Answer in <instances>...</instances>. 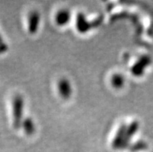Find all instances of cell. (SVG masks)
Returning <instances> with one entry per match:
<instances>
[{"label":"cell","instance_id":"5","mask_svg":"<svg viewBox=\"0 0 153 152\" xmlns=\"http://www.w3.org/2000/svg\"><path fill=\"white\" fill-rule=\"evenodd\" d=\"M138 128H139V124L137 121H133L131 124L127 126L125 137H124V144H123V149H125L128 148V146L130 144L132 137L137 133Z\"/></svg>","mask_w":153,"mask_h":152},{"label":"cell","instance_id":"13","mask_svg":"<svg viewBox=\"0 0 153 152\" xmlns=\"http://www.w3.org/2000/svg\"><path fill=\"white\" fill-rule=\"evenodd\" d=\"M4 44V43H3V41H2V37L0 36V44Z\"/></svg>","mask_w":153,"mask_h":152},{"label":"cell","instance_id":"8","mask_svg":"<svg viewBox=\"0 0 153 152\" xmlns=\"http://www.w3.org/2000/svg\"><path fill=\"white\" fill-rule=\"evenodd\" d=\"M71 13L68 10H61L55 16V21L58 26H65L69 22Z\"/></svg>","mask_w":153,"mask_h":152},{"label":"cell","instance_id":"10","mask_svg":"<svg viewBox=\"0 0 153 152\" xmlns=\"http://www.w3.org/2000/svg\"><path fill=\"white\" fill-rule=\"evenodd\" d=\"M111 83L114 88L120 89L124 84V76L120 74H114L111 78Z\"/></svg>","mask_w":153,"mask_h":152},{"label":"cell","instance_id":"12","mask_svg":"<svg viewBox=\"0 0 153 152\" xmlns=\"http://www.w3.org/2000/svg\"><path fill=\"white\" fill-rule=\"evenodd\" d=\"M8 47L6 44H0V54L1 53H3V52L6 51L7 50Z\"/></svg>","mask_w":153,"mask_h":152},{"label":"cell","instance_id":"6","mask_svg":"<svg viewBox=\"0 0 153 152\" xmlns=\"http://www.w3.org/2000/svg\"><path fill=\"white\" fill-rule=\"evenodd\" d=\"M58 89L61 96L64 99L69 98L72 95V89L70 82L66 79H62L58 83Z\"/></svg>","mask_w":153,"mask_h":152},{"label":"cell","instance_id":"9","mask_svg":"<svg viewBox=\"0 0 153 152\" xmlns=\"http://www.w3.org/2000/svg\"><path fill=\"white\" fill-rule=\"evenodd\" d=\"M22 125H23V129H24V130H25L27 134L30 135L34 132L35 130L34 123H33V120H32L30 117H27L25 119H23Z\"/></svg>","mask_w":153,"mask_h":152},{"label":"cell","instance_id":"2","mask_svg":"<svg viewBox=\"0 0 153 152\" xmlns=\"http://www.w3.org/2000/svg\"><path fill=\"white\" fill-rule=\"evenodd\" d=\"M101 22H102V18L96 19L95 21L88 22L83 14L79 13L76 17V27L80 33H85L93 27L99 26Z\"/></svg>","mask_w":153,"mask_h":152},{"label":"cell","instance_id":"1","mask_svg":"<svg viewBox=\"0 0 153 152\" xmlns=\"http://www.w3.org/2000/svg\"><path fill=\"white\" fill-rule=\"evenodd\" d=\"M23 111V99L20 96H16L13 101V125L16 128L20 126Z\"/></svg>","mask_w":153,"mask_h":152},{"label":"cell","instance_id":"7","mask_svg":"<svg viewBox=\"0 0 153 152\" xmlns=\"http://www.w3.org/2000/svg\"><path fill=\"white\" fill-rule=\"evenodd\" d=\"M39 23H40V15L37 11H32L30 13L28 18V29L30 33H35L38 29Z\"/></svg>","mask_w":153,"mask_h":152},{"label":"cell","instance_id":"3","mask_svg":"<svg viewBox=\"0 0 153 152\" xmlns=\"http://www.w3.org/2000/svg\"><path fill=\"white\" fill-rule=\"evenodd\" d=\"M152 63V58L149 55L142 56L131 67L132 74L135 76H142L145 69Z\"/></svg>","mask_w":153,"mask_h":152},{"label":"cell","instance_id":"11","mask_svg":"<svg viewBox=\"0 0 153 152\" xmlns=\"http://www.w3.org/2000/svg\"><path fill=\"white\" fill-rule=\"evenodd\" d=\"M147 148V145H146L145 142H142V141H138V142L135 143L133 146L131 148V150L132 151H138L144 150Z\"/></svg>","mask_w":153,"mask_h":152},{"label":"cell","instance_id":"4","mask_svg":"<svg viewBox=\"0 0 153 152\" xmlns=\"http://www.w3.org/2000/svg\"><path fill=\"white\" fill-rule=\"evenodd\" d=\"M126 129L127 126L125 124H122L119 127L118 130L117 131L114 138L112 141V147L114 149H123V144H124Z\"/></svg>","mask_w":153,"mask_h":152}]
</instances>
